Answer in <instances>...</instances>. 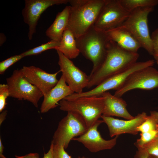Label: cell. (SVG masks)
<instances>
[{
    "mask_svg": "<svg viewBox=\"0 0 158 158\" xmlns=\"http://www.w3.org/2000/svg\"><path fill=\"white\" fill-rule=\"evenodd\" d=\"M102 123V120L99 119L85 133L72 140L80 142L91 152L112 149L116 145L118 136L110 140L104 139L98 130V126Z\"/></svg>",
    "mask_w": 158,
    "mask_h": 158,
    "instance_id": "cell-13",
    "label": "cell"
},
{
    "mask_svg": "<svg viewBox=\"0 0 158 158\" xmlns=\"http://www.w3.org/2000/svg\"><path fill=\"white\" fill-rule=\"evenodd\" d=\"M55 49L61 52L70 59L76 58L80 53L75 38L72 32L68 28L64 32L60 46Z\"/></svg>",
    "mask_w": 158,
    "mask_h": 158,
    "instance_id": "cell-20",
    "label": "cell"
},
{
    "mask_svg": "<svg viewBox=\"0 0 158 158\" xmlns=\"http://www.w3.org/2000/svg\"><path fill=\"white\" fill-rule=\"evenodd\" d=\"M154 8H139L133 10L122 25L135 37L141 47L151 55L152 43L148 28V17Z\"/></svg>",
    "mask_w": 158,
    "mask_h": 158,
    "instance_id": "cell-5",
    "label": "cell"
},
{
    "mask_svg": "<svg viewBox=\"0 0 158 158\" xmlns=\"http://www.w3.org/2000/svg\"><path fill=\"white\" fill-rule=\"evenodd\" d=\"M65 149V148L63 146L53 143V158H71V156L68 154Z\"/></svg>",
    "mask_w": 158,
    "mask_h": 158,
    "instance_id": "cell-29",
    "label": "cell"
},
{
    "mask_svg": "<svg viewBox=\"0 0 158 158\" xmlns=\"http://www.w3.org/2000/svg\"><path fill=\"white\" fill-rule=\"evenodd\" d=\"M67 112L66 115L59 122L51 141L54 144L62 146L65 149L73 138L83 135L88 129L80 115L72 111Z\"/></svg>",
    "mask_w": 158,
    "mask_h": 158,
    "instance_id": "cell-6",
    "label": "cell"
},
{
    "mask_svg": "<svg viewBox=\"0 0 158 158\" xmlns=\"http://www.w3.org/2000/svg\"><path fill=\"white\" fill-rule=\"evenodd\" d=\"M147 115L143 112L138 114L132 119L125 120L114 118L111 116L102 115L101 118L103 122L107 125L110 136H114L124 133L136 135L138 132L137 128L146 118Z\"/></svg>",
    "mask_w": 158,
    "mask_h": 158,
    "instance_id": "cell-15",
    "label": "cell"
},
{
    "mask_svg": "<svg viewBox=\"0 0 158 158\" xmlns=\"http://www.w3.org/2000/svg\"><path fill=\"white\" fill-rule=\"evenodd\" d=\"M158 88V70L149 66L133 73L124 83L115 92L121 97L127 92L135 89L150 90Z\"/></svg>",
    "mask_w": 158,
    "mask_h": 158,
    "instance_id": "cell-10",
    "label": "cell"
},
{
    "mask_svg": "<svg viewBox=\"0 0 158 158\" xmlns=\"http://www.w3.org/2000/svg\"><path fill=\"white\" fill-rule=\"evenodd\" d=\"M7 114L6 111H3L0 114V124L5 119Z\"/></svg>",
    "mask_w": 158,
    "mask_h": 158,
    "instance_id": "cell-35",
    "label": "cell"
},
{
    "mask_svg": "<svg viewBox=\"0 0 158 158\" xmlns=\"http://www.w3.org/2000/svg\"><path fill=\"white\" fill-rule=\"evenodd\" d=\"M140 137L135 142L138 149H141L158 135V129L144 133H141Z\"/></svg>",
    "mask_w": 158,
    "mask_h": 158,
    "instance_id": "cell-23",
    "label": "cell"
},
{
    "mask_svg": "<svg viewBox=\"0 0 158 158\" xmlns=\"http://www.w3.org/2000/svg\"><path fill=\"white\" fill-rule=\"evenodd\" d=\"M70 11V6H66L58 13L53 23L46 30V35L51 40L61 41L64 32L67 28Z\"/></svg>",
    "mask_w": 158,
    "mask_h": 158,
    "instance_id": "cell-19",
    "label": "cell"
},
{
    "mask_svg": "<svg viewBox=\"0 0 158 158\" xmlns=\"http://www.w3.org/2000/svg\"><path fill=\"white\" fill-rule=\"evenodd\" d=\"M9 97L19 100L28 101L35 107L43 95L37 87L31 84L25 77L21 69L14 70L6 79Z\"/></svg>",
    "mask_w": 158,
    "mask_h": 158,
    "instance_id": "cell-7",
    "label": "cell"
},
{
    "mask_svg": "<svg viewBox=\"0 0 158 158\" xmlns=\"http://www.w3.org/2000/svg\"><path fill=\"white\" fill-rule=\"evenodd\" d=\"M21 69L25 78L39 89L43 96L57 84L59 80L56 76L60 72L50 73L33 66H24Z\"/></svg>",
    "mask_w": 158,
    "mask_h": 158,
    "instance_id": "cell-14",
    "label": "cell"
},
{
    "mask_svg": "<svg viewBox=\"0 0 158 158\" xmlns=\"http://www.w3.org/2000/svg\"><path fill=\"white\" fill-rule=\"evenodd\" d=\"M139 56L138 53L126 51L110 40L105 58L100 66L89 75V81L86 87L89 89L96 86L124 70L136 62Z\"/></svg>",
    "mask_w": 158,
    "mask_h": 158,
    "instance_id": "cell-1",
    "label": "cell"
},
{
    "mask_svg": "<svg viewBox=\"0 0 158 158\" xmlns=\"http://www.w3.org/2000/svg\"><path fill=\"white\" fill-rule=\"evenodd\" d=\"M154 60L136 62L128 68L108 78L97 85L93 89L79 95L80 97L99 96L103 93L111 90H117L125 82L129 77L135 71L149 66H153Z\"/></svg>",
    "mask_w": 158,
    "mask_h": 158,
    "instance_id": "cell-9",
    "label": "cell"
},
{
    "mask_svg": "<svg viewBox=\"0 0 158 158\" xmlns=\"http://www.w3.org/2000/svg\"><path fill=\"white\" fill-rule=\"evenodd\" d=\"M130 14L120 0H105L93 26L97 30L106 32L122 25Z\"/></svg>",
    "mask_w": 158,
    "mask_h": 158,
    "instance_id": "cell-8",
    "label": "cell"
},
{
    "mask_svg": "<svg viewBox=\"0 0 158 158\" xmlns=\"http://www.w3.org/2000/svg\"><path fill=\"white\" fill-rule=\"evenodd\" d=\"M101 96L103 98L104 104L102 115L107 116H116L127 120L134 118L127 110L126 102L121 97L113 95L107 91L102 93Z\"/></svg>",
    "mask_w": 158,
    "mask_h": 158,
    "instance_id": "cell-17",
    "label": "cell"
},
{
    "mask_svg": "<svg viewBox=\"0 0 158 158\" xmlns=\"http://www.w3.org/2000/svg\"><path fill=\"white\" fill-rule=\"evenodd\" d=\"M141 149L146 150L149 155L158 158V135Z\"/></svg>",
    "mask_w": 158,
    "mask_h": 158,
    "instance_id": "cell-26",
    "label": "cell"
},
{
    "mask_svg": "<svg viewBox=\"0 0 158 158\" xmlns=\"http://www.w3.org/2000/svg\"><path fill=\"white\" fill-rule=\"evenodd\" d=\"M151 115L158 123V111H152L150 112Z\"/></svg>",
    "mask_w": 158,
    "mask_h": 158,
    "instance_id": "cell-34",
    "label": "cell"
},
{
    "mask_svg": "<svg viewBox=\"0 0 158 158\" xmlns=\"http://www.w3.org/2000/svg\"><path fill=\"white\" fill-rule=\"evenodd\" d=\"M158 129V123L151 116H147L145 120L137 128L138 131L144 133Z\"/></svg>",
    "mask_w": 158,
    "mask_h": 158,
    "instance_id": "cell-24",
    "label": "cell"
},
{
    "mask_svg": "<svg viewBox=\"0 0 158 158\" xmlns=\"http://www.w3.org/2000/svg\"><path fill=\"white\" fill-rule=\"evenodd\" d=\"M75 39L80 53L93 63L90 74L92 73L104 61L110 40L105 32L97 30L94 26Z\"/></svg>",
    "mask_w": 158,
    "mask_h": 158,
    "instance_id": "cell-3",
    "label": "cell"
},
{
    "mask_svg": "<svg viewBox=\"0 0 158 158\" xmlns=\"http://www.w3.org/2000/svg\"><path fill=\"white\" fill-rule=\"evenodd\" d=\"M148 158H157V157L150 155H149Z\"/></svg>",
    "mask_w": 158,
    "mask_h": 158,
    "instance_id": "cell-36",
    "label": "cell"
},
{
    "mask_svg": "<svg viewBox=\"0 0 158 158\" xmlns=\"http://www.w3.org/2000/svg\"><path fill=\"white\" fill-rule=\"evenodd\" d=\"M69 2V0H25L22 14L24 22L28 26L29 39H32L38 21L44 11L50 6L66 4Z\"/></svg>",
    "mask_w": 158,
    "mask_h": 158,
    "instance_id": "cell-11",
    "label": "cell"
},
{
    "mask_svg": "<svg viewBox=\"0 0 158 158\" xmlns=\"http://www.w3.org/2000/svg\"></svg>",
    "mask_w": 158,
    "mask_h": 158,
    "instance_id": "cell-38",
    "label": "cell"
},
{
    "mask_svg": "<svg viewBox=\"0 0 158 158\" xmlns=\"http://www.w3.org/2000/svg\"><path fill=\"white\" fill-rule=\"evenodd\" d=\"M105 32L110 40L128 51L138 53L141 47L135 37L122 25Z\"/></svg>",
    "mask_w": 158,
    "mask_h": 158,
    "instance_id": "cell-18",
    "label": "cell"
},
{
    "mask_svg": "<svg viewBox=\"0 0 158 158\" xmlns=\"http://www.w3.org/2000/svg\"><path fill=\"white\" fill-rule=\"evenodd\" d=\"M138 151L136 154L137 158H148L149 154L145 150L138 149Z\"/></svg>",
    "mask_w": 158,
    "mask_h": 158,
    "instance_id": "cell-30",
    "label": "cell"
},
{
    "mask_svg": "<svg viewBox=\"0 0 158 158\" xmlns=\"http://www.w3.org/2000/svg\"><path fill=\"white\" fill-rule=\"evenodd\" d=\"M152 43V56L154 61L158 65V28L155 29L151 35Z\"/></svg>",
    "mask_w": 158,
    "mask_h": 158,
    "instance_id": "cell-28",
    "label": "cell"
},
{
    "mask_svg": "<svg viewBox=\"0 0 158 158\" xmlns=\"http://www.w3.org/2000/svg\"><path fill=\"white\" fill-rule=\"evenodd\" d=\"M120 1L123 7L130 13L138 8H154L158 4V0H120Z\"/></svg>",
    "mask_w": 158,
    "mask_h": 158,
    "instance_id": "cell-21",
    "label": "cell"
},
{
    "mask_svg": "<svg viewBox=\"0 0 158 158\" xmlns=\"http://www.w3.org/2000/svg\"><path fill=\"white\" fill-rule=\"evenodd\" d=\"M9 96L8 87L7 84L0 85V112H2L5 108L6 100Z\"/></svg>",
    "mask_w": 158,
    "mask_h": 158,
    "instance_id": "cell-27",
    "label": "cell"
},
{
    "mask_svg": "<svg viewBox=\"0 0 158 158\" xmlns=\"http://www.w3.org/2000/svg\"><path fill=\"white\" fill-rule=\"evenodd\" d=\"M59 105L61 110L74 112L80 115L88 129L101 118L104 109L103 98L102 96L63 99L60 102Z\"/></svg>",
    "mask_w": 158,
    "mask_h": 158,
    "instance_id": "cell-4",
    "label": "cell"
},
{
    "mask_svg": "<svg viewBox=\"0 0 158 158\" xmlns=\"http://www.w3.org/2000/svg\"><path fill=\"white\" fill-rule=\"evenodd\" d=\"M24 56L22 53L11 56L0 62V74H4L6 70L11 66Z\"/></svg>",
    "mask_w": 158,
    "mask_h": 158,
    "instance_id": "cell-25",
    "label": "cell"
},
{
    "mask_svg": "<svg viewBox=\"0 0 158 158\" xmlns=\"http://www.w3.org/2000/svg\"><path fill=\"white\" fill-rule=\"evenodd\" d=\"M4 147L2 144L1 138H0V158H7L3 154Z\"/></svg>",
    "mask_w": 158,
    "mask_h": 158,
    "instance_id": "cell-33",
    "label": "cell"
},
{
    "mask_svg": "<svg viewBox=\"0 0 158 158\" xmlns=\"http://www.w3.org/2000/svg\"><path fill=\"white\" fill-rule=\"evenodd\" d=\"M73 93L62 75L56 85L43 96L40 108L41 112L46 113L56 107L59 102Z\"/></svg>",
    "mask_w": 158,
    "mask_h": 158,
    "instance_id": "cell-16",
    "label": "cell"
},
{
    "mask_svg": "<svg viewBox=\"0 0 158 158\" xmlns=\"http://www.w3.org/2000/svg\"><path fill=\"white\" fill-rule=\"evenodd\" d=\"M16 158H40L39 154L37 153H30L24 156L15 155Z\"/></svg>",
    "mask_w": 158,
    "mask_h": 158,
    "instance_id": "cell-31",
    "label": "cell"
},
{
    "mask_svg": "<svg viewBox=\"0 0 158 158\" xmlns=\"http://www.w3.org/2000/svg\"><path fill=\"white\" fill-rule=\"evenodd\" d=\"M60 44V42L51 40L47 43L30 49L22 53L24 57L36 55L49 49H56Z\"/></svg>",
    "mask_w": 158,
    "mask_h": 158,
    "instance_id": "cell-22",
    "label": "cell"
},
{
    "mask_svg": "<svg viewBox=\"0 0 158 158\" xmlns=\"http://www.w3.org/2000/svg\"><path fill=\"white\" fill-rule=\"evenodd\" d=\"M105 0H69L70 11L67 28L75 39L93 26Z\"/></svg>",
    "mask_w": 158,
    "mask_h": 158,
    "instance_id": "cell-2",
    "label": "cell"
},
{
    "mask_svg": "<svg viewBox=\"0 0 158 158\" xmlns=\"http://www.w3.org/2000/svg\"><path fill=\"white\" fill-rule=\"evenodd\" d=\"M53 143L51 142L49 149L46 153H44L43 158H53L52 155V149Z\"/></svg>",
    "mask_w": 158,
    "mask_h": 158,
    "instance_id": "cell-32",
    "label": "cell"
},
{
    "mask_svg": "<svg viewBox=\"0 0 158 158\" xmlns=\"http://www.w3.org/2000/svg\"><path fill=\"white\" fill-rule=\"evenodd\" d=\"M59 57L60 71L68 85L74 93H80L86 87L89 81V75L76 67L70 59L56 50Z\"/></svg>",
    "mask_w": 158,
    "mask_h": 158,
    "instance_id": "cell-12",
    "label": "cell"
},
{
    "mask_svg": "<svg viewBox=\"0 0 158 158\" xmlns=\"http://www.w3.org/2000/svg\"><path fill=\"white\" fill-rule=\"evenodd\" d=\"M77 158H86L84 156H83L82 157H80V156H79Z\"/></svg>",
    "mask_w": 158,
    "mask_h": 158,
    "instance_id": "cell-37",
    "label": "cell"
}]
</instances>
